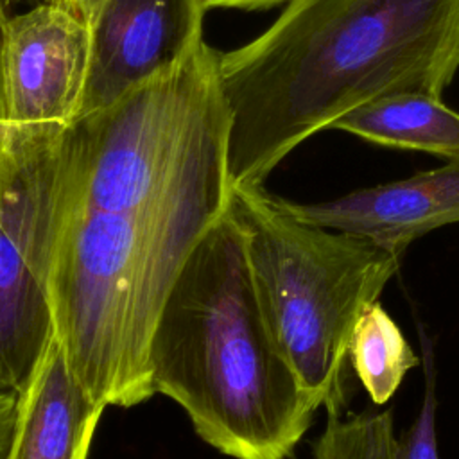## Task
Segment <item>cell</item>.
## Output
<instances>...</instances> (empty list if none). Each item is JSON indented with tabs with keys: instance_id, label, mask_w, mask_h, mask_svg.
Returning a JSON list of instances; mask_svg holds the SVG:
<instances>
[{
	"instance_id": "obj_16",
	"label": "cell",
	"mask_w": 459,
	"mask_h": 459,
	"mask_svg": "<svg viewBox=\"0 0 459 459\" xmlns=\"http://www.w3.org/2000/svg\"><path fill=\"white\" fill-rule=\"evenodd\" d=\"M290 0H201L204 11L210 9H244V11H256V9H271L281 4H289Z\"/></svg>"
},
{
	"instance_id": "obj_9",
	"label": "cell",
	"mask_w": 459,
	"mask_h": 459,
	"mask_svg": "<svg viewBox=\"0 0 459 459\" xmlns=\"http://www.w3.org/2000/svg\"><path fill=\"white\" fill-rule=\"evenodd\" d=\"M104 409L75 378L54 333L16 394L5 459H88Z\"/></svg>"
},
{
	"instance_id": "obj_3",
	"label": "cell",
	"mask_w": 459,
	"mask_h": 459,
	"mask_svg": "<svg viewBox=\"0 0 459 459\" xmlns=\"http://www.w3.org/2000/svg\"><path fill=\"white\" fill-rule=\"evenodd\" d=\"M154 393L233 459H287L317 407L276 344L230 208L176 274L149 342Z\"/></svg>"
},
{
	"instance_id": "obj_1",
	"label": "cell",
	"mask_w": 459,
	"mask_h": 459,
	"mask_svg": "<svg viewBox=\"0 0 459 459\" xmlns=\"http://www.w3.org/2000/svg\"><path fill=\"white\" fill-rule=\"evenodd\" d=\"M228 129L219 52L203 38L63 131L48 299L72 373L106 407L156 394L151 335L228 204Z\"/></svg>"
},
{
	"instance_id": "obj_8",
	"label": "cell",
	"mask_w": 459,
	"mask_h": 459,
	"mask_svg": "<svg viewBox=\"0 0 459 459\" xmlns=\"http://www.w3.org/2000/svg\"><path fill=\"white\" fill-rule=\"evenodd\" d=\"M287 206L310 224L407 249L414 238L459 222V160L330 201Z\"/></svg>"
},
{
	"instance_id": "obj_14",
	"label": "cell",
	"mask_w": 459,
	"mask_h": 459,
	"mask_svg": "<svg viewBox=\"0 0 459 459\" xmlns=\"http://www.w3.org/2000/svg\"><path fill=\"white\" fill-rule=\"evenodd\" d=\"M16 416V394L0 393V459H5Z\"/></svg>"
},
{
	"instance_id": "obj_10",
	"label": "cell",
	"mask_w": 459,
	"mask_h": 459,
	"mask_svg": "<svg viewBox=\"0 0 459 459\" xmlns=\"http://www.w3.org/2000/svg\"><path fill=\"white\" fill-rule=\"evenodd\" d=\"M332 129L382 147L459 160V113L429 93L402 91L373 99L335 120Z\"/></svg>"
},
{
	"instance_id": "obj_7",
	"label": "cell",
	"mask_w": 459,
	"mask_h": 459,
	"mask_svg": "<svg viewBox=\"0 0 459 459\" xmlns=\"http://www.w3.org/2000/svg\"><path fill=\"white\" fill-rule=\"evenodd\" d=\"M201 0H106L93 27L81 117L176 63L203 39Z\"/></svg>"
},
{
	"instance_id": "obj_4",
	"label": "cell",
	"mask_w": 459,
	"mask_h": 459,
	"mask_svg": "<svg viewBox=\"0 0 459 459\" xmlns=\"http://www.w3.org/2000/svg\"><path fill=\"white\" fill-rule=\"evenodd\" d=\"M230 208L276 344L312 403L341 412L353 330L405 249L310 224L264 185L233 186Z\"/></svg>"
},
{
	"instance_id": "obj_2",
	"label": "cell",
	"mask_w": 459,
	"mask_h": 459,
	"mask_svg": "<svg viewBox=\"0 0 459 459\" xmlns=\"http://www.w3.org/2000/svg\"><path fill=\"white\" fill-rule=\"evenodd\" d=\"M459 72V0H290L219 54L230 186H262L305 140L391 93L443 97Z\"/></svg>"
},
{
	"instance_id": "obj_5",
	"label": "cell",
	"mask_w": 459,
	"mask_h": 459,
	"mask_svg": "<svg viewBox=\"0 0 459 459\" xmlns=\"http://www.w3.org/2000/svg\"><path fill=\"white\" fill-rule=\"evenodd\" d=\"M65 129H7L0 147V393H20L54 335L47 280Z\"/></svg>"
},
{
	"instance_id": "obj_6",
	"label": "cell",
	"mask_w": 459,
	"mask_h": 459,
	"mask_svg": "<svg viewBox=\"0 0 459 459\" xmlns=\"http://www.w3.org/2000/svg\"><path fill=\"white\" fill-rule=\"evenodd\" d=\"M91 29L66 9L41 2L9 16L4 32L7 129H65L82 109Z\"/></svg>"
},
{
	"instance_id": "obj_13",
	"label": "cell",
	"mask_w": 459,
	"mask_h": 459,
	"mask_svg": "<svg viewBox=\"0 0 459 459\" xmlns=\"http://www.w3.org/2000/svg\"><path fill=\"white\" fill-rule=\"evenodd\" d=\"M396 459H439L436 434V396L432 369L427 366V385L420 412L402 439L396 441Z\"/></svg>"
},
{
	"instance_id": "obj_12",
	"label": "cell",
	"mask_w": 459,
	"mask_h": 459,
	"mask_svg": "<svg viewBox=\"0 0 459 459\" xmlns=\"http://www.w3.org/2000/svg\"><path fill=\"white\" fill-rule=\"evenodd\" d=\"M396 441L389 411L350 418L335 412L314 445V459H396Z\"/></svg>"
},
{
	"instance_id": "obj_11",
	"label": "cell",
	"mask_w": 459,
	"mask_h": 459,
	"mask_svg": "<svg viewBox=\"0 0 459 459\" xmlns=\"http://www.w3.org/2000/svg\"><path fill=\"white\" fill-rule=\"evenodd\" d=\"M348 360L377 405L385 403L407 371L418 364V357L402 330L378 301L371 303L359 317L350 341Z\"/></svg>"
},
{
	"instance_id": "obj_17",
	"label": "cell",
	"mask_w": 459,
	"mask_h": 459,
	"mask_svg": "<svg viewBox=\"0 0 459 459\" xmlns=\"http://www.w3.org/2000/svg\"><path fill=\"white\" fill-rule=\"evenodd\" d=\"M9 20L7 13V2L0 0V147L5 140L7 133V124H5V104H4V63H2V52H4V32H5V23Z\"/></svg>"
},
{
	"instance_id": "obj_15",
	"label": "cell",
	"mask_w": 459,
	"mask_h": 459,
	"mask_svg": "<svg viewBox=\"0 0 459 459\" xmlns=\"http://www.w3.org/2000/svg\"><path fill=\"white\" fill-rule=\"evenodd\" d=\"M45 2H50L66 9L68 13L82 20L91 29L106 0H45Z\"/></svg>"
}]
</instances>
